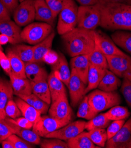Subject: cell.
<instances>
[{
  "label": "cell",
  "instance_id": "cell-1",
  "mask_svg": "<svg viewBox=\"0 0 131 148\" xmlns=\"http://www.w3.org/2000/svg\"><path fill=\"white\" fill-rule=\"evenodd\" d=\"M98 4L100 10V27L110 31H131V5Z\"/></svg>",
  "mask_w": 131,
  "mask_h": 148
},
{
  "label": "cell",
  "instance_id": "cell-2",
  "mask_svg": "<svg viewBox=\"0 0 131 148\" xmlns=\"http://www.w3.org/2000/svg\"><path fill=\"white\" fill-rule=\"evenodd\" d=\"M62 40L67 53L70 57L89 55L95 46V30L76 27L62 35Z\"/></svg>",
  "mask_w": 131,
  "mask_h": 148
},
{
  "label": "cell",
  "instance_id": "cell-3",
  "mask_svg": "<svg viewBox=\"0 0 131 148\" xmlns=\"http://www.w3.org/2000/svg\"><path fill=\"white\" fill-rule=\"evenodd\" d=\"M88 101L93 110L97 114L109 109L121 103V97L118 93L95 90L87 95Z\"/></svg>",
  "mask_w": 131,
  "mask_h": 148
},
{
  "label": "cell",
  "instance_id": "cell-4",
  "mask_svg": "<svg viewBox=\"0 0 131 148\" xmlns=\"http://www.w3.org/2000/svg\"><path fill=\"white\" fill-rule=\"evenodd\" d=\"M78 8L74 0H69L58 15L57 30L60 35H63L77 27Z\"/></svg>",
  "mask_w": 131,
  "mask_h": 148
},
{
  "label": "cell",
  "instance_id": "cell-5",
  "mask_svg": "<svg viewBox=\"0 0 131 148\" xmlns=\"http://www.w3.org/2000/svg\"><path fill=\"white\" fill-rule=\"evenodd\" d=\"M53 32V27L46 23H32L21 31L23 41L31 45H36L45 40Z\"/></svg>",
  "mask_w": 131,
  "mask_h": 148
},
{
  "label": "cell",
  "instance_id": "cell-6",
  "mask_svg": "<svg viewBox=\"0 0 131 148\" xmlns=\"http://www.w3.org/2000/svg\"><path fill=\"white\" fill-rule=\"evenodd\" d=\"M100 10L97 3L89 6L80 5L78 8V27L95 30L100 24Z\"/></svg>",
  "mask_w": 131,
  "mask_h": 148
},
{
  "label": "cell",
  "instance_id": "cell-7",
  "mask_svg": "<svg viewBox=\"0 0 131 148\" xmlns=\"http://www.w3.org/2000/svg\"><path fill=\"white\" fill-rule=\"evenodd\" d=\"M49 114L54 119L67 124L71 121L73 113L69 103L66 93L51 103Z\"/></svg>",
  "mask_w": 131,
  "mask_h": 148
},
{
  "label": "cell",
  "instance_id": "cell-8",
  "mask_svg": "<svg viewBox=\"0 0 131 148\" xmlns=\"http://www.w3.org/2000/svg\"><path fill=\"white\" fill-rule=\"evenodd\" d=\"M109 69L119 77L131 80V57L126 56H106Z\"/></svg>",
  "mask_w": 131,
  "mask_h": 148
},
{
  "label": "cell",
  "instance_id": "cell-9",
  "mask_svg": "<svg viewBox=\"0 0 131 148\" xmlns=\"http://www.w3.org/2000/svg\"><path fill=\"white\" fill-rule=\"evenodd\" d=\"M35 1L24 0L20 3L12 13L14 22L19 26H26L32 23L35 20Z\"/></svg>",
  "mask_w": 131,
  "mask_h": 148
},
{
  "label": "cell",
  "instance_id": "cell-10",
  "mask_svg": "<svg viewBox=\"0 0 131 148\" xmlns=\"http://www.w3.org/2000/svg\"><path fill=\"white\" fill-rule=\"evenodd\" d=\"M86 122L77 121L70 122L61 128L48 134L46 138H57L67 142L85 130Z\"/></svg>",
  "mask_w": 131,
  "mask_h": 148
},
{
  "label": "cell",
  "instance_id": "cell-11",
  "mask_svg": "<svg viewBox=\"0 0 131 148\" xmlns=\"http://www.w3.org/2000/svg\"><path fill=\"white\" fill-rule=\"evenodd\" d=\"M131 139V117L113 138L107 140V148H130Z\"/></svg>",
  "mask_w": 131,
  "mask_h": 148
},
{
  "label": "cell",
  "instance_id": "cell-12",
  "mask_svg": "<svg viewBox=\"0 0 131 148\" xmlns=\"http://www.w3.org/2000/svg\"><path fill=\"white\" fill-rule=\"evenodd\" d=\"M67 123L58 121L54 118L44 115L40 118L33 126V130L40 137L45 138L48 134L65 126Z\"/></svg>",
  "mask_w": 131,
  "mask_h": 148
},
{
  "label": "cell",
  "instance_id": "cell-13",
  "mask_svg": "<svg viewBox=\"0 0 131 148\" xmlns=\"http://www.w3.org/2000/svg\"><path fill=\"white\" fill-rule=\"evenodd\" d=\"M95 44L106 56H126V53L120 50L111 37L102 31L95 30Z\"/></svg>",
  "mask_w": 131,
  "mask_h": 148
},
{
  "label": "cell",
  "instance_id": "cell-14",
  "mask_svg": "<svg viewBox=\"0 0 131 148\" xmlns=\"http://www.w3.org/2000/svg\"><path fill=\"white\" fill-rule=\"evenodd\" d=\"M67 87L69 89L71 104L73 107H76L84 97L86 85L73 70H71V76Z\"/></svg>",
  "mask_w": 131,
  "mask_h": 148
},
{
  "label": "cell",
  "instance_id": "cell-15",
  "mask_svg": "<svg viewBox=\"0 0 131 148\" xmlns=\"http://www.w3.org/2000/svg\"><path fill=\"white\" fill-rule=\"evenodd\" d=\"M91 63L89 55L83 54L72 57L70 60V69L73 70L83 82L87 86Z\"/></svg>",
  "mask_w": 131,
  "mask_h": 148
},
{
  "label": "cell",
  "instance_id": "cell-16",
  "mask_svg": "<svg viewBox=\"0 0 131 148\" xmlns=\"http://www.w3.org/2000/svg\"><path fill=\"white\" fill-rule=\"evenodd\" d=\"M21 31L20 27L11 20L0 22V33L8 37L10 43L12 45L23 42Z\"/></svg>",
  "mask_w": 131,
  "mask_h": 148
},
{
  "label": "cell",
  "instance_id": "cell-17",
  "mask_svg": "<svg viewBox=\"0 0 131 148\" xmlns=\"http://www.w3.org/2000/svg\"><path fill=\"white\" fill-rule=\"evenodd\" d=\"M14 91L10 82L0 78V120L7 117L5 109L8 102L13 99Z\"/></svg>",
  "mask_w": 131,
  "mask_h": 148
},
{
  "label": "cell",
  "instance_id": "cell-18",
  "mask_svg": "<svg viewBox=\"0 0 131 148\" xmlns=\"http://www.w3.org/2000/svg\"><path fill=\"white\" fill-rule=\"evenodd\" d=\"M35 19L38 21L46 23L52 27L54 25L56 17L48 6L46 1H35Z\"/></svg>",
  "mask_w": 131,
  "mask_h": 148
},
{
  "label": "cell",
  "instance_id": "cell-19",
  "mask_svg": "<svg viewBox=\"0 0 131 148\" xmlns=\"http://www.w3.org/2000/svg\"><path fill=\"white\" fill-rule=\"evenodd\" d=\"M4 120L7 125L10 126L14 134H16L25 140L35 145H40L41 142V137L37 135L35 132L31 130L30 129H27L18 126L12 122L9 117H7Z\"/></svg>",
  "mask_w": 131,
  "mask_h": 148
},
{
  "label": "cell",
  "instance_id": "cell-20",
  "mask_svg": "<svg viewBox=\"0 0 131 148\" xmlns=\"http://www.w3.org/2000/svg\"><path fill=\"white\" fill-rule=\"evenodd\" d=\"M59 54V60L52 66L51 71L56 77L62 80L66 86H68L71 76V70L64 56L62 53Z\"/></svg>",
  "mask_w": 131,
  "mask_h": 148
},
{
  "label": "cell",
  "instance_id": "cell-21",
  "mask_svg": "<svg viewBox=\"0 0 131 148\" xmlns=\"http://www.w3.org/2000/svg\"><path fill=\"white\" fill-rule=\"evenodd\" d=\"M26 77L31 82H37L43 80H47L48 74L40 63L32 62L25 64Z\"/></svg>",
  "mask_w": 131,
  "mask_h": 148
},
{
  "label": "cell",
  "instance_id": "cell-22",
  "mask_svg": "<svg viewBox=\"0 0 131 148\" xmlns=\"http://www.w3.org/2000/svg\"><path fill=\"white\" fill-rule=\"evenodd\" d=\"M14 94L20 95H28L33 93L32 82L27 78H20L14 76L12 73L9 75Z\"/></svg>",
  "mask_w": 131,
  "mask_h": 148
},
{
  "label": "cell",
  "instance_id": "cell-23",
  "mask_svg": "<svg viewBox=\"0 0 131 148\" xmlns=\"http://www.w3.org/2000/svg\"><path fill=\"white\" fill-rule=\"evenodd\" d=\"M107 69H103L93 64L90 65L87 78V84L84 92L85 95L90 91L96 88L102 79Z\"/></svg>",
  "mask_w": 131,
  "mask_h": 148
},
{
  "label": "cell",
  "instance_id": "cell-24",
  "mask_svg": "<svg viewBox=\"0 0 131 148\" xmlns=\"http://www.w3.org/2000/svg\"><path fill=\"white\" fill-rule=\"evenodd\" d=\"M55 37V33L53 31L45 40L33 46L34 60L33 62L41 63L43 62V58L51 49L53 41Z\"/></svg>",
  "mask_w": 131,
  "mask_h": 148
},
{
  "label": "cell",
  "instance_id": "cell-25",
  "mask_svg": "<svg viewBox=\"0 0 131 148\" xmlns=\"http://www.w3.org/2000/svg\"><path fill=\"white\" fill-rule=\"evenodd\" d=\"M121 81L119 77L116 76L109 69H107L104 76L101 80L98 88L105 92H115L121 86Z\"/></svg>",
  "mask_w": 131,
  "mask_h": 148
},
{
  "label": "cell",
  "instance_id": "cell-26",
  "mask_svg": "<svg viewBox=\"0 0 131 148\" xmlns=\"http://www.w3.org/2000/svg\"><path fill=\"white\" fill-rule=\"evenodd\" d=\"M15 101L19 108L22 116L28 121H30L33 125L38 121L41 117V113L37 110L33 106L28 104L19 97L15 98Z\"/></svg>",
  "mask_w": 131,
  "mask_h": 148
},
{
  "label": "cell",
  "instance_id": "cell-27",
  "mask_svg": "<svg viewBox=\"0 0 131 148\" xmlns=\"http://www.w3.org/2000/svg\"><path fill=\"white\" fill-rule=\"evenodd\" d=\"M7 56L10 59L12 73L20 78H27L25 72V63L11 48L7 50Z\"/></svg>",
  "mask_w": 131,
  "mask_h": 148
},
{
  "label": "cell",
  "instance_id": "cell-28",
  "mask_svg": "<svg viewBox=\"0 0 131 148\" xmlns=\"http://www.w3.org/2000/svg\"><path fill=\"white\" fill-rule=\"evenodd\" d=\"M47 83L50 92L51 103L57 100L62 95L66 93L64 84L62 80L56 77L52 71L48 76Z\"/></svg>",
  "mask_w": 131,
  "mask_h": 148
},
{
  "label": "cell",
  "instance_id": "cell-29",
  "mask_svg": "<svg viewBox=\"0 0 131 148\" xmlns=\"http://www.w3.org/2000/svg\"><path fill=\"white\" fill-rule=\"evenodd\" d=\"M111 38L116 45L131 54V31H115Z\"/></svg>",
  "mask_w": 131,
  "mask_h": 148
},
{
  "label": "cell",
  "instance_id": "cell-30",
  "mask_svg": "<svg viewBox=\"0 0 131 148\" xmlns=\"http://www.w3.org/2000/svg\"><path fill=\"white\" fill-rule=\"evenodd\" d=\"M33 93L49 105H51V98L47 80H43L32 82Z\"/></svg>",
  "mask_w": 131,
  "mask_h": 148
},
{
  "label": "cell",
  "instance_id": "cell-31",
  "mask_svg": "<svg viewBox=\"0 0 131 148\" xmlns=\"http://www.w3.org/2000/svg\"><path fill=\"white\" fill-rule=\"evenodd\" d=\"M69 148H97L89 138L87 132H82L80 134L67 141Z\"/></svg>",
  "mask_w": 131,
  "mask_h": 148
},
{
  "label": "cell",
  "instance_id": "cell-32",
  "mask_svg": "<svg viewBox=\"0 0 131 148\" xmlns=\"http://www.w3.org/2000/svg\"><path fill=\"white\" fill-rule=\"evenodd\" d=\"M10 48L21 59L25 64L33 62V46H27L25 44H15V45H14Z\"/></svg>",
  "mask_w": 131,
  "mask_h": 148
},
{
  "label": "cell",
  "instance_id": "cell-33",
  "mask_svg": "<svg viewBox=\"0 0 131 148\" xmlns=\"http://www.w3.org/2000/svg\"><path fill=\"white\" fill-rule=\"evenodd\" d=\"M89 58L91 64L103 69H109L106 55L102 51L96 44L94 49L89 54Z\"/></svg>",
  "mask_w": 131,
  "mask_h": 148
},
{
  "label": "cell",
  "instance_id": "cell-34",
  "mask_svg": "<svg viewBox=\"0 0 131 148\" xmlns=\"http://www.w3.org/2000/svg\"><path fill=\"white\" fill-rule=\"evenodd\" d=\"M105 116L111 121L125 120L130 115L128 108L119 105L111 108L107 112L105 113Z\"/></svg>",
  "mask_w": 131,
  "mask_h": 148
},
{
  "label": "cell",
  "instance_id": "cell-35",
  "mask_svg": "<svg viewBox=\"0 0 131 148\" xmlns=\"http://www.w3.org/2000/svg\"><path fill=\"white\" fill-rule=\"evenodd\" d=\"M92 142L99 147H105L108 140L106 130L104 128L95 129L87 132Z\"/></svg>",
  "mask_w": 131,
  "mask_h": 148
},
{
  "label": "cell",
  "instance_id": "cell-36",
  "mask_svg": "<svg viewBox=\"0 0 131 148\" xmlns=\"http://www.w3.org/2000/svg\"><path fill=\"white\" fill-rule=\"evenodd\" d=\"M110 122L111 121L108 119L105 116V113H100L97 114L93 119L86 123L85 129L89 131L95 129H105L109 125Z\"/></svg>",
  "mask_w": 131,
  "mask_h": 148
},
{
  "label": "cell",
  "instance_id": "cell-37",
  "mask_svg": "<svg viewBox=\"0 0 131 148\" xmlns=\"http://www.w3.org/2000/svg\"><path fill=\"white\" fill-rule=\"evenodd\" d=\"M97 114L90 105L87 96H84L82 100L77 112V116L87 120H91Z\"/></svg>",
  "mask_w": 131,
  "mask_h": 148
},
{
  "label": "cell",
  "instance_id": "cell-38",
  "mask_svg": "<svg viewBox=\"0 0 131 148\" xmlns=\"http://www.w3.org/2000/svg\"><path fill=\"white\" fill-rule=\"evenodd\" d=\"M41 148H69L67 142L57 138H47L41 140Z\"/></svg>",
  "mask_w": 131,
  "mask_h": 148
},
{
  "label": "cell",
  "instance_id": "cell-39",
  "mask_svg": "<svg viewBox=\"0 0 131 148\" xmlns=\"http://www.w3.org/2000/svg\"><path fill=\"white\" fill-rule=\"evenodd\" d=\"M5 112L7 117L13 119H16L22 115L19 108L13 99L8 102L5 109Z\"/></svg>",
  "mask_w": 131,
  "mask_h": 148
},
{
  "label": "cell",
  "instance_id": "cell-40",
  "mask_svg": "<svg viewBox=\"0 0 131 148\" xmlns=\"http://www.w3.org/2000/svg\"><path fill=\"white\" fill-rule=\"evenodd\" d=\"M56 17L58 16L69 0H45Z\"/></svg>",
  "mask_w": 131,
  "mask_h": 148
},
{
  "label": "cell",
  "instance_id": "cell-41",
  "mask_svg": "<svg viewBox=\"0 0 131 148\" xmlns=\"http://www.w3.org/2000/svg\"><path fill=\"white\" fill-rule=\"evenodd\" d=\"M13 144L14 148H33L35 147V145L28 142L16 134H12L8 138Z\"/></svg>",
  "mask_w": 131,
  "mask_h": 148
},
{
  "label": "cell",
  "instance_id": "cell-42",
  "mask_svg": "<svg viewBox=\"0 0 131 148\" xmlns=\"http://www.w3.org/2000/svg\"><path fill=\"white\" fill-rule=\"evenodd\" d=\"M121 91L128 106L131 108V80L126 77L123 78Z\"/></svg>",
  "mask_w": 131,
  "mask_h": 148
},
{
  "label": "cell",
  "instance_id": "cell-43",
  "mask_svg": "<svg viewBox=\"0 0 131 148\" xmlns=\"http://www.w3.org/2000/svg\"><path fill=\"white\" fill-rule=\"evenodd\" d=\"M125 123V120H119L113 121L111 123H110L106 129L108 140L111 139L117 134Z\"/></svg>",
  "mask_w": 131,
  "mask_h": 148
},
{
  "label": "cell",
  "instance_id": "cell-44",
  "mask_svg": "<svg viewBox=\"0 0 131 148\" xmlns=\"http://www.w3.org/2000/svg\"><path fill=\"white\" fill-rule=\"evenodd\" d=\"M32 106L38 110L41 114H45L49 111L50 105L33 94V100Z\"/></svg>",
  "mask_w": 131,
  "mask_h": 148
},
{
  "label": "cell",
  "instance_id": "cell-45",
  "mask_svg": "<svg viewBox=\"0 0 131 148\" xmlns=\"http://www.w3.org/2000/svg\"><path fill=\"white\" fill-rule=\"evenodd\" d=\"M13 134L10 126L4 119L0 120V143L7 139Z\"/></svg>",
  "mask_w": 131,
  "mask_h": 148
},
{
  "label": "cell",
  "instance_id": "cell-46",
  "mask_svg": "<svg viewBox=\"0 0 131 148\" xmlns=\"http://www.w3.org/2000/svg\"><path fill=\"white\" fill-rule=\"evenodd\" d=\"M0 66L8 76L12 72L10 59L7 54L3 52V50H0Z\"/></svg>",
  "mask_w": 131,
  "mask_h": 148
},
{
  "label": "cell",
  "instance_id": "cell-47",
  "mask_svg": "<svg viewBox=\"0 0 131 148\" xmlns=\"http://www.w3.org/2000/svg\"><path fill=\"white\" fill-rule=\"evenodd\" d=\"M10 119L12 122H13L14 124H16L19 127L27 129H30L33 128V123L23 116L19 117L16 118V119H14L10 118Z\"/></svg>",
  "mask_w": 131,
  "mask_h": 148
},
{
  "label": "cell",
  "instance_id": "cell-48",
  "mask_svg": "<svg viewBox=\"0 0 131 148\" xmlns=\"http://www.w3.org/2000/svg\"><path fill=\"white\" fill-rule=\"evenodd\" d=\"M59 58V54L51 49L44 57L43 62L53 66L57 62Z\"/></svg>",
  "mask_w": 131,
  "mask_h": 148
},
{
  "label": "cell",
  "instance_id": "cell-49",
  "mask_svg": "<svg viewBox=\"0 0 131 148\" xmlns=\"http://www.w3.org/2000/svg\"><path fill=\"white\" fill-rule=\"evenodd\" d=\"M10 13H13L19 5V0H0Z\"/></svg>",
  "mask_w": 131,
  "mask_h": 148
},
{
  "label": "cell",
  "instance_id": "cell-50",
  "mask_svg": "<svg viewBox=\"0 0 131 148\" xmlns=\"http://www.w3.org/2000/svg\"><path fill=\"white\" fill-rule=\"evenodd\" d=\"M11 13L0 1V22L11 20Z\"/></svg>",
  "mask_w": 131,
  "mask_h": 148
},
{
  "label": "cell",
  "instance_id": "cell-51",
  "mask_svg": "<svg viewBox=\"0 0 131 148\" xmlns=\"http://www.w3.org/2000/svg\"><path fill=\"white\" fill-rule=\"evenodd\" d=\"M99 4L105 3H118L131 5V0H99Z\"/></svg>",
  "mask_w": 131,
  "mask_h": 148
},
{
  "label": "cell",
  "instance_id": "cell-52",
  "mask_svg": "<svg viewBox=\"0 0 131 148\" xmlns=\"http://www.w3.org/2000/svg\"><path fill=\"white\" fill-rule=\"evenodd\" d=\"M76 1L82 6H89L97 4L99 0H76Z\"/></svg>",
  "mask_w": 131,
  "mask_h": 148
},
{
  "label": "cell",
  "instance_id": "cell-53",
  "mask_svg": "<svg viewBox=\"0 0 131 148\" xmlns=\"http://www.w3.org/2000/svg\"><path fill=\"white\" fill-rule=\"evenodd\" d=\"M8 42H10V38L8 37L3 34H0V45H5Z\"/></svg>",
  "mask_w": 131,
  "mask_h": 148
},
{
  "label": "cell",
  "instance_id": "cell-54",
  "mask_svg": "<svg viewBox=\"0 0 131 148\" xmlns=\"http://www.w3.org/2000/svg\"><path fill=\"white\" fill-rule=\"evenodd\" d=\"M1 145L3 148H14L13 144L8 139H6L4 140H3L1 142Z\"/></svg>",
  "mask_w": 131,
  "mask_h": 148
},
{
  "label": "cell",
  "instance_id": "cell-55",
  "mask_svg": "<svg viewBox=\"0 0 131 148\" xmlns=\"http://www.w3.org/2000/svg\"><path fill=\"white\" fill-rule=\"evenodd\" d=\"M0 50H3V49L2 47V46L0 45Z\"/></svg>",
  "mask_w": 131,
  "mask_h": 148
},
{
  "label": "cell",
  "instance_id": "cell-56",
  "mask_svg": "<svg viewBox=\"0 0 131 148\" xmlns=\"http://www.w3.org/2000/svg\"><path fill=\"white\" fill-rule=\"evenodd\" d=\"M23 1H24V0H19V2H20V3H21V2Z\"/></svg>",
  "mask_w": 131,
  "mask_h": 148
},
{
  "label": "cell",
  "instance_id": "cell-57",
  "mask_svg": "<svg viewBox=\"0 0 131 148\" xmlns=\"http://www.w3.org/2000/svg\"><path fill=\"white\" fill-rule=\"evenodd\" d=\"M38 1H45V0H38Z\"/></svg>",
  "mask_w": 131,
  "mask_h": 148
},
{
  "label": "cell",
  "instance_id": "cell-58",
  "mask_svg": "<svg viewBox=\"0 0 131 148\" xmlns=\"http://www.w3.org/2000/svg\"><path fill=\"white\" fill-rule=\"evenodd\" d=\"M130 148H131V139H130Z\"/></svg>",
  "mask_w": 131,
  "mask_h": 148
}]
</instances>
